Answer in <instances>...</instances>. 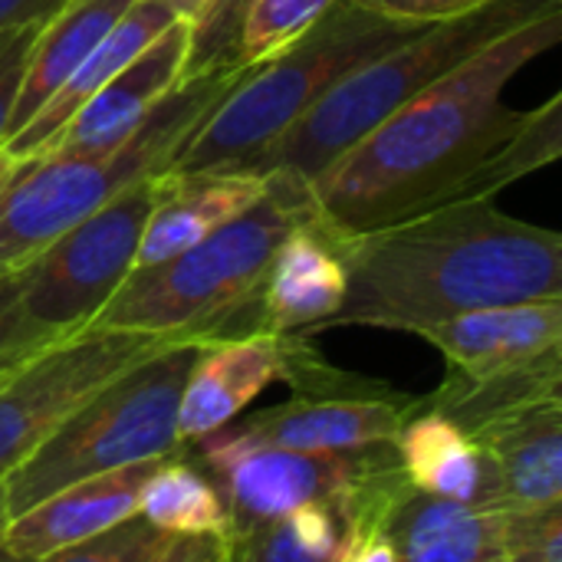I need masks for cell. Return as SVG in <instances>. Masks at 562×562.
Returning <instances> with one entry per match:
<instances>
[{"label": "cell", "instance_id": "cell-1", "mask_svg": "<svg viewBox=\"0 0 562 562\" xmlns=\"http://www.w3.org/2000/svg\"><path fill=\"white\" fill-rule=\"evenodd\" d=\"M562 40V7L501 36L395 109L310 188L339 234L441 207L494 201L562 155V95L530 112L504 102L510 79Z\"/></svg>", "mask_w": 562, "mask_h": 562}, {"label": "cell", "instance_id": "cell-2", "mask_svg": "<svg viewBox=\"0 0 562 562\" xmlns=\"http://www.w3.org/2000/svg\"><path fill=\"white\" fill-rule=\"evenodd\" d=\"M346 300L326 329L422 326L530 300H562V237L504 214L494 201L339 234Z\"/></svg>", "mask_w": 562, "mask_h": 562}, {"label": "cell", "instance_id": "cell-3", "mask_svg": "<svg viewBox=\"0 0 562 562\" xmlns=\"http://www.w3.org/2000/svg\"><path fill=\"white\" fill-rule=\"evenodd\" d=\"M316 214L310 181L270 171L267 191L247 211L178 257L132 270L89 329L201 342L254 333V296L277 247Z\"/></svg>", "mask_w": 562, "mask_h": 562}, {"label": "cell", "instance_id": "cell-4", "mask_svg": "<svg viewBox=\"0 0 562 562\" xmlns=\"http://www.w3.org/2000/svg\"><path fill=\"white\" fill-rule=\"evenodd\" d=\"M418 23L392 20L356 0H339L313 30L277 56L250 66L201 119L168 175L250 171L346 72L418 33Z\"/></svg>", "mask_w": 562, "mask_h": 562}, {"label": "cell", "instance_id": "cell-5", "mask_svg": "<svg viewBox=\"0 0 562 562\" xmlns=\"http://www.w3.org/2000/svg\"><path fill=\"white\" fill-rule=\"evenodd\" d=\"M560 7L562 0H491L464 16L422 26L408 40L346 72L280 142L257 158L250 175L290 171L313 184L395 109L441 82L501 36Z\"/></svg>", "mask_w": 562, "mask_h": 562}, {"label": "cell", "instance_id": "cell-6", "mask_svg": "<svg viewBox=\"0 0 562 562\" xmlns=\"http://www.w3.org/2000/svg\"><path fill=\"white\" fill-rule=\"evenodd\" d=\"M244 72L247 69H227L178 82L142 125L109 151L20 158V168L0 188V277L26 267L125 184L168 171L201 119Z\"/></svg>", "mask_w": 562, "mask_h": 562}, {"label": "cell", "instance_id": "cell-7", "mask_svg": "<svg viewBox=\"0 0 562 562\" xmlns=\"http://www.w3.org/2000/svg\"><path fill=\"white\" fill-rule=\"evenodd\" d=\"M201 346V339H178L99 389L46 445L3 477L7 514L16 517L76 481L184 451L178 445V402Z\"/></svg>", "mask_w": 562, "mask_h": 562}, {"label": "cell", "instance_id": "cell-8", "mask_svg": "<svg viewBox=\"0 0 562 562\" xmlns=\"http://www.w3.org/2000/svg\"><path fill=\"white\" fill-rule=\"evenodd\" d=\"M191 448L198 451V468L211 474L224 497L231 533L303 507H336L362 533H372L389 501L405 487L392 445L306 454L250 445L221 428Z\"/></svg>", "mask_w": 562, "mask_h": 562}, {"label": "cell", "instance_id": "cell-9", "mask_svg": "<svg viewBox=\"0 0 562 562\" xmlns=\"http://www.w3.org/2000/svg\"><path fill=\"white\" fill-rule=\"evenodd\" d=\"M158 194L161 175H145L125 184L20 267L16 273L26 313L59 336L89 329L135 270Z\"/></svg>", "mask_w": 562, "mask_h": 562}, {"label": "cell", "instance_id": "cell-10", "mask_svg": "<svg viewBox=\"0 0 562 562\" xmlns=\"http://www.w3.org/2000/svg\"><path fill=\"white\" fill-rule=\"evenodd\" d=\"M178 342L175 336L82 329L0 379V481L10 477L63 422H69L115 375Z\"/></svg>", "mask_w": 562, "mask_h": 562}, {"label": "cell", "instance_id": "cell-11", "mask_svg": "<svg viewBox=\"0 0 562 562\" xmlns=\"http://www.w3.org/2000/svg\"><path fill=\"white\" fill-rule=\"evenodd\" d=\"M412 408L415 398L382 385L372 392L346 395H296L286 405L254 412L224 428L240 441L263 448L306 454L362 451L375 445H392Z\"/></svg>", "mask_w": 562, "mask_h": 562}, {"label": "cell", "instance_id": "cell-12", "mask_svg": "<svg viewBox=\"0 0 562 562\" xmlns=\"http://www.w3.org/2000/svg\"><path fill=\"white\" fill-rule=\"evenodd\" d=\"M415 336L445 356L448 375L454 379L481 382L514 375L550 359H562V300L471 310L422 326Z\"/></svg>", "mask_w": 562, "mask_h": 562}, {"label": "cell", "instance_id": "cell-13", "mask_svg": "<svg viewBox=\"0 0 562 562\" xmlns=\"http://www.w3.org/2000/svg\"><path fill=\"white\" fill-rule=\"evenodd\" d=\"M296 336L247 333L214 339L198 349V359L184 379L178 402V445L191 448L240 412L273 382H286Z\"/></svg>", "mask_w": 562, "mask_h": 562}, {"label": "cell", "instance_id": "cell-14", "mask_svg": "<svg viewBox=\"0 0 562 562\" xmlns=\"http://www.w3.org/2000/svg\"><path fill=\"white\" fill-rule=\"evenodd\" d=\"M346 300V263L336 231L316 214L273 254L254 296V333L313 336Z\"/></svg>", "mask_w": 562, "mask_h": 562}, {"label": "cell", "instance_id": "cell-15", "mask_svg": "<svg viewBox=\"0 0 562 562\" xmlns=\"http://www.w3.org/2000/svg\"><path fill=\"white\" fill-rule=\"evenodd\" d=\"M184 56L188 23H175L125 63L40 155H95L115 148L181 82Z\"/></svg>", "mask_w": 562, "mask_h": 562}, {"label": "cell", "instance_id": "cell-16", "mask_svg": "<svg viewBox=\"0 0 562 562\" xmlns=\"http://www.w3.org/2000/svg\"><path fill=\"white\" fill-rule=\"evenodd\" d=\"M514 520V507L458 504L405 484L382 510L379 533L395 562H501L510 550Z\"/></svg>", "mask_w": 562, "mask_h": 562}, {"label": "cell", "instance_id": "cell-17", "mask_svg": "<svg viewBox=\"0 0 562 562\" xmlns=\"http://www.w3.org/2000/svg\"><path fill=\"white\" fill-rule=\"evenodd\" d=\"M161 461H142L49 494L46 501L7 520L0 530V550L13 560L33 562L119 527L122 520L135 517L138 494Z\"/></svg>", "mask_w": 562, "mask_h": 562}, {"label": "cell", "instance_id": "cell-18", "mask_svg": "<svg viewBox=\"0 0 562 562\" xmlns=\"http://www.w3.org/2000/svg\"><path fill=\"white\" fill-rule=\"evenodd\" d=\"M491 458L504 507L547 510L562 504V398L501 412L468 431Z\"/></svg>", "mask_w": 562, "mask_h": 562}, {"label": "cell", "instance_id": "cell-19", "mask_svg": "<svg viewBox=\"0 0 562 562\" xmlns=\"http://www.w3.org/2000/svg\"><path fill=\"white\" fill-rule=\"evenodd\" d=\"M392 448L412 491L458 504L504 507L501 481L487 451L448 415L418 408V398Z\"/></svg>", "mask_w": 562, "mask_h": 562}, {"label": "cell", "instance_id": "cell-20", "mask_svg": "<svg viewBox=\"0 0 562 562\" xmlns=\"http://www.w3.org/2000/svg\"><path fill=\"white\" fill-rule=\"evenodd\" d=\"M267 191V175L250 171H204L168 175L161 171V194L148 217L135 270L165 263L181 250L204 240L211 231L247 211Z\"/></svg>", "mask_w": 562, "mask_h": 562}, {"label": "cell", "instance_id": "cell-21", "mask_svg": "<svg viewBox=\"0 0 562 562\" xmlns=\"http://www.w3.org/2000/svg\"><path fill=\"white\" fill-rule=\"evenodd\" d=\"M175 23H181L171 10H165L155 0H135L122 20L102 36V43L86 56V63L49 95V102L13 135L3 142L0 151H7L10 158H33L40 155L66 125L69 119L125 66L132 63L151 40H158L165 30H171Z\"/></svg>", "mask_w": 562, "mask_h": 562}, {"label": "cell", "instance_id": "cell-22", "mask_svg": "<svg viewBox=\"0 0 562 562\" xmlns=\"http://www.w3.org/2000/svg\"><path fill=\"white\" fill-rule=\"evenodd\" d=\"M132 3L135 0H69L46 26H40L16 105L10 112L7 138H13L49 102V95L86 63V56L102 43V36Z\"/></svg>", "mask_w": 562, "mask_h": 562}, {"label": "cell", "instance_id": "cell-23", "mask_svg": "<svg viewBox=\"0 0 562 562\" xmlns=\"http://www.w3.org/2000/svg\"><path fill=\"white\" fill-rule=\"evenodd\" d=\"M362 533L336 507H303L290 517L234 530L221 540V562H342Z\"/></svg>", "mask_w": 562, "mask_h": 562}, {"label": "cell", "instance_id": "cell-24", "mask_svg": "<svg viewBox=\"0 0 562 562\" xmlns=\"http://www.w3.org/2000/svg\"><path fill=\"white\" fill-rule=\"evenodd\" d=\"M135 514L168 537L224 540L231 533V517L217 484L204 468L181 461V451L151 471L138 494Z\"/></svg>", "mask_w": 562, "mask_h": 562}, {"label": "cell", "instance_id": "cell-25", "mask_svg": "<svg viewBox=\"0 0 562 562\" xmlns=\"http://www.w3.org/2000/svg\"><path fill=\"white\" fill-rule=\"evenodd\" d=\"M339 0H257L240 26L234 66L250 69L290 43H296L306 30H313Z\"/></svg>", "mask_w": 562, "mask_h": 562}, {"label": "cell", "instance_id": "cell-26", "mask_svg": "<svg viewBox=\"0 0 562 562\" xmlns=\"http://www.w3.org/2000/svg\"><path fill=\"white\" fill-rule=\"evenodd\" d=\"M257 0H207L204 10L188 23V56L181 69L184 79H198L207 72H227L234 66V49L240 26Z\"/></svg>", "mask_w": 562, "mask_h": 562}, {"label": "cell", "instance_id": "cell-27", "mask_svg": "<svg viewBox=\"0 0 562 562\" xmlns=\"http://www.w3.org/2000/svg\"><path fill=\"white\" fill-rule=\"evenodd\" d=\"M168 540H171L168 533L155 530L145 517L135 514L92 540H82L76 547L56 550V553L33 562H148Z\"/></svg>", "mask_w": 562, "mask_h": 562}, {"label": "cell", "instance_id": "cell-28", "mask_svg": "<svg viewBox=\"0 0 562 562\" xmlns=\"http://www.w3.org/2000/svg\"><path fill=\"white\" fill-rule=\"evenodd\" d=\"M66 336L46 329L36 323L26 306H23V290H20V273H3L0 277V379L10 375L16 366L43 352L46 346L59 342Z\"/></svg>", "mask_w": 562, "mask_h": 562}, {"label": "cell", "instance_id": "cell-29", "mask_svg": "<svg viewBox=\"0 0 562 562\" xmlns=\"http://www.w3.org/2000/svg\"><path fill=\"white\" fill-rule=\"evenodd\" d=\"M501 562H562V504L517 510L510 550Z\"/></svg>", "mask_w": 562, "mask_h": 562}, {"label": "cell", "instance_id": "cell-30", "mask_svg": "<svg viewBox=\"0 0 562 562\" xmlns=\"http://www.w3.org/2000/svg\"><path fill=\"white\" fill-rule=\"evenodd\" d=\"M36 33H40L36 26L0 33V148L7 138L10 112H13L20 86H23V72H26V59H30Z\"/></svg>", "mask_w": 562, "mask_h": 562}, {"label": "cell", "instance_id": "cell-31", "mask_svg": "<svg viewBox=\"0 0 562 562\" xmlns=\"http://www.w3.org/2000/svg\"><path fill=\"white\" fill-rule=\"evenodd\" d=\"M366 10H375L382 16L392 20H405V23H438V20H451V16H464L491 0H356Z\"/></svg>", "mask_w": 562, "mask_h": 562}, {"label": "cell", "instance_id": "cell-32", "mask_svg": "<svg viewBox=\"0 0 562 562\" xmlns=\"http://www.w3.org/2000/svg\"><path fill=\"white\" fill-rule=\"evenodd\" d=\"M69 0H0V33L46 26Z\"/></svg>", "mask_w": 562, "mask_h": 562}, {"label": "cell", "instance_id": "cell-33", "mask_svg": "<svg viewBox=\"0 0 562 562\" xmlns=\"http://www.w3.org/2000/svg\"><path fill=\"white\" fill-rule=\"evenodd\" d=\"M148 562H221V540H214V537H171Z\"/></svg>", "mask_w": 562, "mask_h": 562}, {"label": "cell", "instance_id": "cell-34", "mask_svg": "<svg viewBox=\"0 0 562 562\" xmlns=\"http://www.w3.org/2000/svg\"><path fill=\"white\" fill-rule=\"evenodd\" d=\"M342 562H395V553H392L389 540H385L379 530H372L369 537H362V540L349 550V557Z\"/></svg>", "mask_w": 562, "mask_h": 562}, {"label": "cell", "instance_id": "cell-35", "mask_svg": "<svg viewBox=\"0 0 562 562\" xmlns=\"http://www.w3.org/2000/svg\"><path fill=\"white\" fill-rule=\"evenodd\" d=\"M155 3H161L165 10H171L181 23H191V20L204 10L207 0H155Z\"/></svg>", "mask_w": 562, "mask_h": 562}, {"label": "cell", "instance_id": "cell-36", "mask_svg": "<svg viewBox=\"0 0 562 562\" xmlns=\"http://www.w3.org/2000/svg\"><path fill=\"white\" fill-rule=\"evenodd\" d=\"M16 168H20V158H10L7 151H0V188L10 181V175H13Z\"/></svg>", "mask_w": 562, "mask_h": 562}, {"label": "cell", "instance_id": "cell-37", "mask_svg": "<svg viewBox=\"0 0 562 562\" xmlns=\"http://www.w3.org/2000/svg\"><path fill=\"white\" fill-rule=\"evenodd\" d=\"M7 520H10V514H7V487L0 481V530L7 527Z\"/></svg>", "mask_w": 562, "mask_h": 562}]
</instances>
